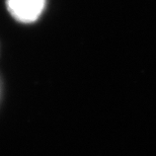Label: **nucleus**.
I'll use <instances>...</instances> for the list:
<instances>
[{
	"instance_id": "f257e3e1",
	"label": "nucleus",
	"mask_w": 156,
	"mask_h": 156,
	"mask_svg": "<svg viewBox=\"0 0 156 156\" xmlns=\"http://www.w3.org/2000/svg\"><path fill=\"white\" fill-rule=\"evenodd\" d=\"M7 8L15 20L23 23L36 21L45 8L46 0H6Z\"/></svg>"
}]
</instances>
